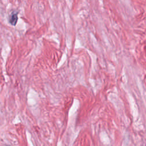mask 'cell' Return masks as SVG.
Segmentation results:
<instances>
[{
    "label": "cell",
    "mask_w": 146,
    "mask_h": 146,
    "mask_svg": "<svg viewBox=\"0 0 146 146\" xmlns=\"http://www.w3.org/2000/svg\"><path fill=\"white\" fill-rule=\"evenodd\" d=\"M18 12L17 11H14L10 15L9 17V22L10 23L13 25L15 26L16 25L17 21H18Z\"/></svg>",
    "instance_id": "obj_1"
},
{
    "label": "cell",
    "mask_w": 146,
    "mask_h": 146,
    "mask_svg": "<svg viewBox=\"0 0 146 146\" xmlns=\"http://www.w3.org/2000/svg\"><path fill=\"white\" fill-rule=\"evenodd\" d=\"M6 146H10V145H6Z\"/></svg>",
    "instance_id": "obj_2"
}]
</instances>
